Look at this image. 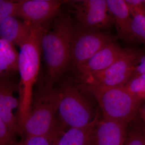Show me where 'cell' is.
Instances as JSON below:
<instances>
[{
  "mask_svg": "<svg viewBox=\"0 0 145 145\" xmlns=\"http://www.w3.org/2000/svg\"><path fill=\"white\" fill-rule=\"evenodd\" d=\"M46 29L44 25H32L29 38L20 48L18 66L20 76L18 88L20 106L17 117L20 129L23 128L31 110L33 86L40 68L42 37Z\"/></svg>",
  "mask_w": 145,
  "mask_h": 145,
  "instance_id": "6da1fadb",
  "label": "cell"
},
{
  "mask_svg": "<svg viewBox=\"0 0 145 145\" xmlns=\"http://www.w3.org/2000/svg\"><path fill=\"white\" fill-rule=\"evenodd\" d=\"M73 30L71 19L66 16L58 20L52 30L46 29L42 36V50L48 69V87L53 88L70 63Z\"/></svg>",
  "mask_w": 145,
  "mask_h": 145,
  "instance_id": "7a4b0ae2",
  "label": "cell"
},
{
  "mask_svg": "<svg viewBox=\"0 0 145 145\" xmlns=\"http://www.w3.org/2000/svg\"><path fill=\"white\" fill-rule=\"evenodd\" d=\"M60 102L59 90L47 86L33 97L30 113L24 125L22 135L50 136L64 132L57 114Z\"/></svg>",
  "mask_w": 145,
  "mask_h": 145,
  "instance_id": "3957f363",
  "label": "cell"
},
{
  "mask_svg": "<svg viewBox=\"0 0 145 145\" xmlns=\"http://www.w3.org/2000/svg\"><path fill=\"white\" fill-rule=\"evenodd\" d=\"M87 86L98 101L103 111V118L126 124L134 118L140 101L123 87Z\"/></svg>",
  "mask_w": 145,
  "mask_h": 145,
  "instance_id": "277c9868",
  "label": "cell"
},
{
  "mask_svg": "<svg viewBox=\"0 0 145 145\" xmlns=\"http://www.w3.org/2000/svg\"><path fill=\"white\" fill-rule=\"evenodd\" d=\"M59 119L63 129L82 128L93 121V113L86 98L76 87L66 84L59 90Z\"/></svg>",
  "mask_w": 145,
  "mask_h": 145,
  "instance_id": "5b68a950",
  "label": "cell"
},
{
  "mask_svg": "<svg viewBox=\"0 0 145 145\" xmlns=\"http://www.w3.org/2000/svg\"><path fill=\"white\" fill-rule=\"evenodd\" d=\"M138 52L127 49L122 57L110 66L101 71L81 78L86 86L111 88L124 85L133 73V61Z\"/></svg>",
  "mask_w": 145,
  "mask_h": 145,
  "instance_id": "8992f818",
  "label": "cell"
},
{
  "mask_svg": "<svg viewBox=\"0 0 145 145\" xmlns=\"http://www.w3.org/2000/svg\"><path fill=\"white\" fill-rule=\"evenodd\" d=\"M115 37L99 30L74 28L71 42V61L76 68L106 45L114 42Z\"/></svg>",
  "mask_w": 145,
  "mask_h": 145,
  "instance_id": "52a82bcc",
  "label": "cell"
},
{
  "mask_svg": "<svg viewBox=\"0 0 145 145\" xmlns=\"http://www.w3.org/2000/svg\"><path fill=\"white\" fill-rule=\"evenodd\" d=\"M68 3L81 27L99 30L114 24L106 0L72 1Z\"/></svg>",
  "mask_w": 145,
  "mask_h": 145,
  "instance_id": "ba28073f",
  "label": "cell"
},
{
  "mask_svg": "<svg viewBox=\"0 0 145 145\" xmlns=\"http://www.w3.org/2000/svg\"><path fill=\"white\" fill-rule=\"evenodd\" d=\"M61 3L57 0L18 1L15 17L31 25H44L56 16Z\"/></svg>",
  "mask_w": 145,
  "mask_h": 145,
  "instance_id": "9c48e42d",
  "label": "cell"
},
{
  "mask_svg": "<svg viewBox=\"0 0 145 145\" xmlns=\"http://www.w3.org/2000/svg\"><path fill=\"white\" fill-rule=\"evenodd\" d=\"M126 125L121 122L103 118L96 124L88 145H125Z\"/></svg>",
  "mask_w": 145,
  "mask_h": 145,
  "instance_id": "30bf717a",
  "label": "cell"
},
{
  "mask_svg": "<svg viewBox=\"0 0 145 145\" xmlns=\"http://www.w3.org/2000/svg\"><path fill=\"white\" fill-rule=\"evenodd\" d=\"M114 42L106 45L90 59L76 68L80 78L110 66L126 52Z\"/></svg>",
  "mask_w": 145,
  "mask_h": 145,
  "instance_id": "8fae6325",
  "label": "cell"
},
{
  "mask_svg": "<svg viewBox=\"0 0 145 145\" xmlns=\"http://www.w3.org/2000/svg\"><path fill=\"white\" fill-rule=\"evenodd\" d=\"M18 88L14 84L1 79L0 83V120L8 127L13 134L18 133V121L13 110L19 108L20 100L15 98L14 92Z\"/></svg>",
  "mask_w": 145,
  "mask_h": 145,
  "instance_id": "7c38bea8",
  "label": "cell"
},
{
  "mask_svg": "<svg viewBox=\"0 0 145 145\" xmlns=\"http://www.w3.org/2000/svg\"><path fill=\"white\" fill-rule=\"evenodd\" d=\"M108 7L116 25L118 37L127 41L134 40L131 26L132 16L125 0H106Z\"/></svg>",
  "mask_w": 145,
  "mask_h": 145,
  "instance_id": "4fadbf2b",
  "label": "cell"
},
{
  "mask_svg": "<svg viewBox=\"0 0 145 145\" xmlns=\"http://www.w3.org/2000/svg\"><path fill=\"white\" fill-rule=\"evenodd\" d=\"M32 25L16 17L7 18L0 23V37L20 48L31 34Z\"/></svg>",
  "mask_w": 145,
  "mask_h": 145,
  "instance_id": "5bb4252c",
  "label": "cell"
},
{
  "mask_svg": "<svg viewBox=\"0 0 145 145\" xmlns=\"http://www.w3.org/2000/svg\"><path fill=\"white\" fill-rule=\"evenodd\" d=\"M19 53L14 45L0 39V75L5 79L18 71Z\"/></svg>",
  "mask_w": 145,
  "mask_h": 145,
  "instance_id": "9a60e30c",
  "label": "cell"
},
{
  "mask_svg": "<svg viewBox=\"0 0 145 145\" xmlns=\"http://www.w3.org/2000/svg\"><path fill=\"white\" fill-rule=\"evenodd\" d=\"M98 122L95 118L87 126L69 128L59 138L57 145H88L91 135Z\"/></svg>",
  "mask_w": 145,
  "mask_h": 145,
  "instance_id": "2e32d148",
  "label": "cell"
},
{
  "mask_svg": "<svg viewBox=\"0 0 145 145\" xmlns=\"http://www.w3.org/2000/svg\"><path fill=\"white\" fill-rule=\"evenodd\" d=\"M122 87L138 100H145V74H133Z\"/></svg>",
  "mask_w": 145,
  "mask_h": 145,
  "instance_id": "e0dca14e",
  "label": "cell"
},
{
  "mask_svg": "<svg viewBox=\"0 0 145 145\" xmlns=\"http://www.w3.org/2000/svg\"><path fill=\"white\" fill-rule=\"evenodd\" d=\"M131 29L134 40L145 44V13H137L132 16Z\"/></svg>",
  "mask_w": 145,
  "mask_h": 145,
  "instance_id": "ac0fdd59",
  "label": "cell"
},
{
  "mask_svg": "<svg viewBox=\"0 0 145 145\" xmlns=\"http://www.w3.org/2000/svg\"><path fill=\"white\" fill-rule=\"evenodd\" d=\"M62 134L50 136H30L25 137V145H57V142Z\"/></svg>",
  "mask_w": 145,
  "mask_h": 145,
  "instance_id": "d6986e66",
  "label": "cell"
},
{
  "mask_svg": "<svg viewBox=\"0 0 145 145\" xmlns=\"http://www.w3.org/2000/svg\"><path fill=\"white\" fill-rule=\"evenodd\" d=\"M18 1L0 0V23L6 19L16 16Z\"/></svg>",
  "mask_w": 145,
  "mask_h": 145,
  "instance_id": "ffe728a7",
  "label": "cell"
},
{
  "mask_svg": "<svg viewBox=\"0 0 145 145\" xmlns=\"http://www.w3.org/2000/svg\"><path fill=\"white\" fill-rule=\"evenodd\" d=\"M16 142L15 134L10 131L5 123L0 120V145H14Z\"/></svg>",
  "mask_w": 145,
  "mask_h": 145,
  "instance_id": "44dd1931",
  "label": "cell"
},
{
  "mask_svg": "<svg viewBox=\"0 0 145 145\" xmlns=\"http://www.w3.org/2000/svg\"><path fill=\"white\" fill-rule=\"evenodd\" d=\"M125 145H145V136L137 129H133L127 136Z\"/></svg>",
  "mask_w": 145,
  "mask_h": 145,
  "instance_id": "7402d4cb",
  "label": "cell"
},
{
  "mask_svg": "<svg viewBox=\"0 0 145 145\" xmlns=\"http://www.w3.org/2000/svg\"><path fill=\"white\" fill-rule=\"evenodd\" d=\"M131 16L137 13H145V0H125Z\"/></svg>",
  "mask_w": 145,
  "mask_h": 145,
  "instance_id": "603a6c76",
  "label": "cell"
},
{
  "mask_svg": "<svg viewBox=\"0 0 145 145\" xmlns=\"http://www.w3.org/2000/svg\"><path fill=\"white\" fill-rule=\"evenodd\" d=\"M133 74H145V54L137 53L133 61Z\"/></svg>",
  "mask_w": 145,
  "mask_h": 145,
  "instance_id": "cb8c5ba5",
  "label": "cell"
},
{
  "mask_svg": "<svg viewBox=\"0 0 145 145\" xmlns=\"http://www.w3.org/2000/svg\"><path fill=\"white\" fill-rule=\"evenodd\" d=\"M142 116L143 119H144L145 124V105L142 110ZM144 135L145 136V134H144Z\"/></svg>",
  "mask_w": 145,
  "mask_h": 145,
  "instance_id": "d4e9b609",
  "label": "cell"
},
{
  "mask_svg": "<svg viewBox=\"0 0 145 145\" xmlns=\"http://www.w3.org/2000/svg\"><path fill=\"white\" fill-rule=\"evenodd\" d=\"M14 145H25V143L24 140L20 141V142H17Z\"/></svg>",
  "mask_w": 145,
  "mask_h": 145,
  "instance_id": "484cf974",
  "label": "cell"
}]
</instances>
